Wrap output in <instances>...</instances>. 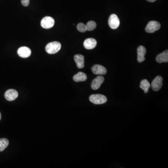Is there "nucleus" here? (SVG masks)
Segmentation results:
<instances>
[{"instance_id":"nucleus-1","label":"nucleus","mask_w":168,"mask_h":168,"mask_svg":"<svg viewBox=\"0 0 168 168\" xmlns=\"http://www.w3.org/2000/svg\"><path fill=\"white\" fill-rule=\"evenodd\" d=\"M61 45L58 42L55 41L49 43L46 47V52L49 54L57 53L60 51Z\"/></svg>"},{"instance_id":"nucleus-2","label":"nucleus","mask_w":168,"mask_h":168,"mask_svg":"<svg viewBox=\"0 0 168 168\" xmlns=\"http://www.w3.org/2000/svg\"><path fill=\"white\" fill-rule=\"evenodd\" d=\"M89 100L92 103L96 105L104 104L108 100L106 96L100 94L91 95L89 97Z\"/></svg>"},{"instance_id":"nucleus-3","label":"nucleus","mask_w":168,"mask_h":168,"mask_svg":"<svg viewBox=\"0 0 168 168\" xmlns=\"http://www.w3.org/2000/svg\"><path fill=\"white\" fill-rule=\"evenodd\" d=\"M161 24L159 22L155 21H152L148 24L145 28L147 32L152 33L160 29Z\"/></svg>"},{"instance_id":"nucleus-4","label":"nucleus","mask_w":168,"mask_h":168,"mask_svg":"<svg viewBox=\"0 0 168 168\" xmlns=\"http://www.w3.org/2000/svg\"><path fill=\"white\" fill-rule=\"evenodd\" d=\"M55 21L52 17L46 16L42 19L41 22V25L44 29L52 28L54 25Z\"/></svg>"},{"instance_id":"nucleus-5","label":"nucleus","mask_w":168,"mask_h":168,"mask_svg":"<svg viewBox=\"0 0 168 168\" xmlns=\"http://www.w3.org/2000/svg\"><path fill=\"white\" fill-rule=\"evenodd\" d=\"M120 20L116 15L112 14L109 16L108 19V25L111 29H117L120 26Z\"/></svg>"},{"instance_id":"nucleus-6","label":"nucleus","mask_w":168,"mask_h":168,"mask_svg":"<svg viewBox=\"0 0 168 168\" xmlns=\"http://www.w3.org/2000/svg\"><path fill=\"white\" fill-rule=\"evenodd\" d=\"M163 79L160 76H157L151 83L150 86L154 91H159L163 86Z\"/></svg>"},{"instance_id":"nucleus-7","label":"nucleus","mask_w":168,"mask_h":168,"mask_svg":"<svg viewBox=\"0 0 168 168\" xmlns=\"http://www.w3.org/2000/svg\"><path fill=\"white\" fill-rule=\"evenodd\" d=\"M4 95L7 100L11 101L16 100L18 97V93L16 90L9 89L5 92Z\"/></svg>"},{"instance_id":"nucleus-8","label":"nucleus","mask_w":168,"mask_h":168,"mask_svg":"<svg viewBox=\"0 0 168 168\" xmlns=\"http://www.w3.org/2000/svg\"><path fill=\"white\" fill-rule=\"evenodd\" d=\"M92 71L95 75H103L107 73L106 68L100 64H95L92 67Z\"/></svg>"},{"instance_id":"nucleus-9","label":"nucleus","mask_w":168,"mask_h":168,"mask_svg":"<svg viewBox=\"0 0 168 168\" xmlns=\"http://www.w3.org/2000/svg\"><path fill=\"white\" fill-rule=\"evenodd\" d=\"M17 53L22 58H27L29 57L31 54V49L27 47H21L18 49Z\"/></svg>"},{"instance_id":"nucleus-10","label":"nucleus","mask_w":168,"mask_h":168,"mask_svg":"<svg viewBox=\"0 0 168 168\" xmlns=\"http://www.w3.org/2000/svg\"><path fill=\"white\" fill-rule=\"evenodd\" d=\"M104 78L101 76L97 77L93 79L91 84V87L93 90H96L100 87L101 85L104 81Z\"/></svg>"},{"instance_id":"nucleus-11","label":"nucleus","mask_w":168,"mask_h":168,"mask_svg":"<svg viewBox=\"0 0 168 168\" xmlns=\"http://www.w3.org/2000/svg\"><path fill=\"white\" fill-rule=\"evenodd\" d=\"M97 41L93 38L86 39L84 42V46L86 49H92L96 47Z\"/></svg>"},{"instance_id":"nucleus-12","label":"nucleus","mask_w":168,"mask_h":168,"mask_svg":"<svg viewBox=\"0 0 168 168\" xmlns=\"http://www.w3.org/2000/svg\"><path fill=\"white\" fill-rule=\"evenodd\" d=\"M146 53V49L143 46H139L137 49V61L141 63L145 60V55Z\"/></svg>"},{"instance_id":"nucleus-13","label":"nucleus","mask_w":168,"mask_h":168,"mask_svg":"<svg viewBox=\"0 0 168 168\" xmlns=\"http://www.w3.org/2000/svg\"><path fill=\"white\" fill-rule=\"evenodd\" d=\"M74 59L78 68L82 69L84 68L85 66L84 56L81 54L76 55L74 56Z\"/></svg>"},{"instance_id":"nucleus-14","label":"nucleus","mask_w":168,"mask_h":168,"mask_svg":"<svg viewBox=\"0 0 168 168\" xmlns=\"http://www.w3.org/2000/svg\"><path fill=\"white\" fill-rule=\"evenodd\" d=\"M156 61L159 63H167L168 62V50H166L161 53L159 54L156 57Z\"/></svg>"},{"instance_id":"nucleus-15","label":"nucleus","mask_w":168,"mask_h":168,"mask_svg":"<svg viewBox=\"0 0 168 168\" xmlns=\"http://www.w3.org/2000/svg\"><path fill=\"white\" fill-rule=\"evenodd\" d=\"M87 75L82 72H79L74 75L73 77V79L74 81L77 82H82L85 81L87 79Z\"/></svg>"},{"instance_id":"nucleus-16","label":"nucleus","mask_w":168,"mask_h":168,"mask_svg":"<svg viewBox=\"0 0 168 168\" xmlns=\"http://www.w3.org/2000/svg\"><path fill=\"white\" fill-rule=\"evenodd\" d=\"M140 87L144 90L145 93H148V89L150 87V84L147 79H143L141 82Z\"/></svg>"},{"instance_id":"nucleus-17","label":"nucleus","mask_w":168,"mask_h":168,"mask_svg":"<svg viewBox=\"0 0 168 168\" xmlns=\"http://www.w3.org/2000/svg\"><path fill=\"white\" fill-rule=\"evenodd\" d=\"M9 144V141L7 139H0V152L5 150Z\"/></svg>"},{"instance_id":"nucleus-18","label":"nucleus","mask_w":168,"mask_h":168,"mask_svg":"<svg viewBox=\"0 0 168 168\" xmlns=\"http://www.w3.org/2000/svg\"><path fill=\"white\" fill-rule=\"evenodd\" d=\"M87 31H93L96 28V23L94 21H91L88 22L86 24Z\"/></svg>"},{"instance_id":"nucleus-19","label":"nucleus","mask_w":168,"mask_h":168,"mask_svg":"<svg viewBox=\"0 0 168 168\" xmlns=\"http://www.w3.org/2000/svg\"><path fill=\"white\" fill-rule=\"evenodd\" d=\"M78 30L80 32H85L87 31L86 25L83 23H79L77 25V26Z\"/></svg>"},{"instance_id":"nucleus-20","label":"nucleus","mask_w":168,"mask_h":168,"mask_svg":"<svg viewBox=\"0 0 168 168\" xmlns=\"http://www.w3.org/2000/svg\"><path fill=\"white\" fill-rule=\"evenodd\" d=\"M22 5L24 7H27L30 4V0H21Z\"/></svg>"},{"instance_id":"nucleus-21","label":"nucleus","mask_w":168,"mask_h":168,"mask_svg":"<svg viewBox=\"0 0 168 168\" xmlns=\"http://www.w3.org/2000/svg\"><path fill=\"white\" fill-rule=\"evenodd\" d=\"M148 2H154L156 1V0H146Z\"/></svg>"},{"instance_id":"nucleus-22","label":"nucleus","mask_w":168,"mask_h":168,"mask_svg":"<svg viewBox=\"0 0 168 168\" xmlns=\"http://www.w3.org/2000/svg\"><path fill=\"white\" fill-rule=\"evenodd\" d=\"M1 119V112H0V120Z\"/></svg>"}]
</instances>
